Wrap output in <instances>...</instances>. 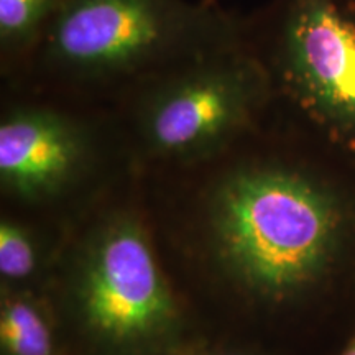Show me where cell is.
Instances as JSON below:
<instances>
[{"instance_id": "10", "label": "cell", "mask_w": 355, "mask_h": 355, "mask_svg": "<svg viewBox=\"0 0 355 355\" xmlns=\"http://www.w3.org/2000/svg\"><path fill=\"white\" fill-rule=\"evenodd\" d=\"M340 355H355V336H354V339L350 340L349 345L344 349V352L340 354Z\"/></svg>"}, {"instance_id": "2", "label": "cell", "mask_w": 355, "mask_h": 355, "mask_svg": "<svg viewBox=\"0 0 355 355\" xmlns=\"http://www.w3.org/2000/svg\"><path fill=\"white\" fill-rule=\"evenodd\" d=\"M40 40L44 68L83 87L144 84L239 42L216 13L183 0H58Z\"/></svg>"}, {"instance_id": "7", "label": "cell", "mask_w": 355, "mask_h": 355, "mask_svg": "<svg viewBox=\"0 0 355 355\" xmlns=\"http://www.w3.org/2000/svg\"><path fill=\"white\" fill-rule=\"evenodd\" d=\"M0 350L2 355H55L53 327L42 304L26 295L3 291Z\"/></svg>"}, {"instance_id": "11", "label": "cell", "mask_w": 355, "mask_h": 355, "mask_svg": "<svg viewBox=\"0 0 355 355\" xmlns=\"http://www.w3.org/2000/svg\"><path fill=\"white\" fill-rule=\"evenodd\" d=\"M229 355H243V354H229Z\"/></svg>"}, {"instance_id": "6", "label": "cell", "mask_w": 355, "mask_h": 355, "mask_svg": "<svg viewBox=\"0 0 355 355\" xmlns=\"http://www.w3.org/2000/svg\"><path fill=\"white\" fill-rule=\"evenodd\" d=\"M92 141L81 122L43 105H19L0 122V183L19 201L63 196L86 173Z\"/></svg>"}, {"instance_id": "5", "label": "cell", "mask_w": 355, "mask_h": 355, "mask_svg": "<svg viewBox=\"0 0 355 355\" xmlns=\"http://www.w3.org/2000/svg\"><path fill=\"white\" fill-rule=\"evenodd\" d=\"M278 71L288 92L337 132L355 133V17L337 0H291Z\"/></svg>"}, {"instance_id": "8", "label": "cell", "mask_w": 355, "mask_h": 355, "mask_svg": "<svg viewBox=\"0 0 355 355\" xmlns=\"http://www.w3.org/2000/svg\"><path fill=\"white\" fill-rule=\"evenodd\" d=\"M58 0H0V42L3 53L30 48L42 35Z\"/></svg>"}, {"instance_id": "4", "label": "cell", "mask_w": 355, "mask_h": 355, "mask_svg": "<svg viewBox=\"0 0 355 355\" xmlns=\"http://www.w3.org/2000/svg\"><path fill=\"white\" fill-rule=\"evenodd\" d=\"M272 79L255 51L232 43L140 84L135 128L145 150L176 163L214 158L250 130Z\"/></svg>"}, {"instance_id": "1", "label": "cell", "mask_w": 355, "mask_h": 355, "mask_svg": "<svg viewBox=\"0 0 355 355\" xmlns=\"http://www.w3.org/2000/svg\"><path fill=\"white\" fill-rule=\"evenodd\" d=\"M201 224L222 277L255 303H283L329 270L345 216L332 191L295 168L248 158L204 191Z\"/></svg>"}, {"instance_id": "9", "label": "cell", "mask_w": 355, "mask_h": 355, "mask_svg": "<svg viewBox=\"0 0 355 355\" xmlns=\"http://www.w3.org/2000/svg\"><path fill=\"white\" fill-rule=\"evenodd\" d=\"M38 268V247L19 222H0V275L7 282L32 278Z\"/></svg>"}, {"instance_id": "3", "label": "cell", "mask_w": 355, "mask_h": 355, "mask_svg": "<svg viewBox=\"0 0 355 355\" xmlns=\"http://www.w3.org/2000/svg\"><path fill=\"white\" fill-rule=\"evenodd\" d=\"M74 319L112 355H155L181 334V313L139 219L104 217L79 245L69 278Z\"/></svg>"}]
</instances>
